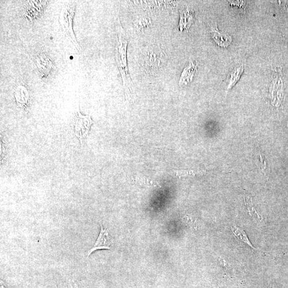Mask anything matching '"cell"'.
<instances>
[{
  "label": "cell",
  "instance_id": "obj_1",
  "mask_svg": "<svg viewBox=\"0 0 288 288\" xmlns=\"http://www.w3.org/2000/svg\"><path fill=\"white\" fill-rule=\"evenodd\" d=\"M114 22L117 35L115 46L116 61L121 73L125 98L130 100L134 97V86L129 75L127 63V50L128 41L119 17H115Z\"/></svg>",
  "mask_w": 288,
  "mask_h": 288
},
{
  "label": "cell",
  "instance_id": "obj_2",
  "mask_svg": "<svg viewBox=\"0 0 288 288\" xmlns=\"http://www.w3.org/2000/svg\"><path fill=\"white\" fill-rule=\"evenodd\" d=\"M167 57L163 50L157 47L144 48L140 55V67L147 75L154 76L164 67Z\"/></svg>",
  "mask_w": 288,
  "mask_h": 288
},
{
  "label": "cell",
  "instance_id": "obj_3",
  "mask_svg": "<svg viewBox=\"0 0 288 288\" xmlns=\"http://www.w3.org/2000/svg\"><path fill=\"white\" fill-rule=\"evenodd\" d=\"M76 6V1H65L62 5L60 16H59V23L60 24L63 33L68 37L77 50L81 52V48L77 41L73 28V19L75 15Z\"/></svg>",
  "mask_w": 288,
  "mask_h": 288
},
{
  "label": "cell",
  "instance_id": "obj_4",
  "mask_svg": "<svg viewBox=\"0 0 288 288\" xmlns=\"http://www.w3.org/2000/svg\"><path fill=\"white\" fill-rule=\"evenodd\" d=\"M37 75L42 80L52 78L56 72V66L53 58L43 51H38L28 56Z\"/></svg>",
  "mask_w": 288,
  "mask_h": 288
},
{
  "label": "cell",
  "instance_id": "obj_5",
  "mask_svg": "<svg viewBox=\"0 0 288 288\" xmlns=\"http://www.w3.org/2000/svg\"><path fill=\"white\" fill-rule=\"evenodd\" d=\"M48 1H26L23 10V15L29 24H33L43 14Z\"/></svg>",
  "mask_w": 288,
  "mask_h": 288
},
{
  "label": "cell",
  "instance_id": "obj_6",
  "mask_svg": "<svg viewBox=\"0 0 288 288\" xmlns=\"http://www.w3.org/2000/svg\"><path fill=\"white\" fill-rule=\"evenodd\" d=\"M94 121L90 115H84L78 110L76 114L74 122V130L76 137L79 139L81 144L84 139L88 136L89 132Z\"/></svg>",
  "mask_w": 288,
  "mask_h": 288
},
{
  "label": "cell",
  "instance_id": "obj_7",
  "mask_svg": "<svg viewBox=\"0 0 288 288\" xmlns=\"http://www.w3.org/2000/svg\"><path fill=\"white\" fill-rule=\"evenodd\" d=\"M100 231L97 240L92 248L87 251L88 258L96 250L101 249L112 250L114 247V241L107 228L100 224Z\"/></svg>",
  "mask_w": 288,
  "mask_h": 288
},
{
  "label": "cell",
  "instance_id": "obj_8",
  "mask_svg": "<svg viewBox=\"0 0 288 288\" xmlns=\"http://www.w3.org/2000/svg\"><path fill=\"white\" fill-rule=\"evenodd\" d=\"M13 97L18 107L26 109L30 103L31 94L27 86L21 81L13 89Z\"/></svg>",
  "mask_w": 288,
  "mask_h": 288
},
{
  "label": "cell",
  "instance_id": "obj_9",
  "mask_svg": "<svg viewBox=\"0 0 288 288\" xmlns=\"http://www.w3.org/2000/svg\"><path fill=\"white\" fill-rule=\"evenodd\" d=\"M270 91L272 104L276 107L279 106L283 97V83L281 76H277L272 81Z\"/></svg>",
  "mask_w": 288,
  "mask_h": 288
},
{
  "label": "cell",
  "instance_id": "obj_10",
  "mask_svg": "<svg viewBox=\"0 0 288 288\" xmlns=\"http://www.w3.org/2000/svg\"><path fill=\"white\" fill-rule=\"evenodd\" d=\"M209 33L218 46L225 48L230 45L232 41L230 35L220 32L216 23L209 25Z\"/></svg>",
  "mask_w": 288,
  "mask_h": 288
},
{
  "label": "cell",
  "instance_id": "obj_11",
  "mask_svg": "<svg viewBox=\"0 0 288 288\" xmlns=\"http://www.w3.org/2000/svg\"><path fill=\"white\" fill-rule=\"evenodd\" d=\"M243 72V65L236 67L226 78L225 85L227 90H230L238 82Z\"/></svg>",
  "mask_w": 288,
  "mask_h": 288
},
{
  "label": "cell",
  "instance_id": "obj_12",
  "mask_svg": "<svg viewBox=\"0 0 288 288\" xmlns=\"http://www.w3.org/2000/svg\"><path fill=\"white\" fill-rule=\"evenodd\" d=\"M194 17L193 12L189 10L188 8H184L181 11V18L179 27L181 31H183L184 29L188 30L192 22Z\"/></svg>",
  "mask_w": 288,
  "mask_h": 288
},
{
  "label": "cell",
  "instance_id": "obj_13",
  "mask_svg": "<svg viewBox=\"0 0 288 288\" xmlns=\"http://www.w3.org/2000/svg\"><path fill=\"white\" fill-rule=\"evenodd\" d=\"M196 66L193 62H190L189 65L184 69L180 81V85H188L192 80L195 72Z\"/></svg>",
  "mask_w": 288,
  "mask_h": 288
},
{
  "label": "cell",
  "instance_id": "obj_14",
  "mask_svg": "<svg viewBox=\"0 0 288 288\" xmlns=\"http://www.w3.org/2000/svg\"><path fill=\"white\" fill-rule=\"evenodd\" d=\"M231 230L236 237L239 240L245 243L246 244L248 245L250 248L256 250H257L249 241L246 232L242 230L241 228L236 226L235 224H233L231 227Z\"/></svg>",
  "mask_w": 288,
  "mask_h": 288
},
{
  "label": "cell",
  "instance_id": "obj_15",
  "mask_svg": "<svg viewBox=\"0 0 288 288\" xmlns=\"http://www.w3.org/2000/svg\"><path fill=\"white\" fill-rule=\"evenodd\" d=\"M255 156L256 157V164L258 168L266 175L265 170L267 168L264 155L260 150L257 149L255 151Z\"/></svg>",
  "mask_w": 288,
  "mask_h": 288
},
{
  "label": "cell",
  "instance_id": "obj_16",
  "mask_svg": "<svg viewBox=\"0 0 288 288\" xmlns=\"http://www.w3.org/2000/svg\"><path fill=\"white\" fill-rule=\"evenodd\" d=\"M207 173L206 171H180L176 172L177 176L179 177H186V176H194L196 175H203Z\"/></svg>",
  "mask_w": 288,
  "mask_h": 288
},
{
  "label": "cell",
  "instance_id": "obj_17",
  "mask_svg": "<svg viewBox=\"0 0 288 288\" xmlns=\"http://www.w3.org/2000/svg\"><path fill=\"white\" fill-rule=\"evenodd\" d=\"M232 8L236 12L243 13L245 11L246 3L243 1H228Z\"/></svg>",
  "mask_w": 288,
  "mask_h": 288
},
{
  "label": "cell",
  "instance_id": "obj_18",
  "mask_svg": "<svg viewBox=\"0 0 288 288\" xmlns=\"http://www.w3.org/2000/svg\"><path fill=\"white\" fill-rule=\"evenodd\" d=\"M135 181L142 186H152V187H157L158 184L152 181H150L148 179H146L144 178H142V177H136L135 179Z\"/></svg>",
  "mask_w": 288,
  "mask_h": 288
},
{
  "label": "cell",
  "instance_id": "obj_19",
  "mask_svg": "<svg viewBox=\"0 0 288 288\" xmlns=\"http://www.w3.org/2000/svg\"><path fill=\"white\" fill-rule=\"evenodd\" d=\"M151 23L150 19H144V20H139L136 23V26L138 27H145L149 26Z\"/></svg>",
  "mask_w": 288,
  "mask_h": 288
}]
</instances>
